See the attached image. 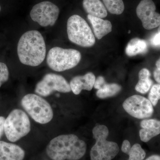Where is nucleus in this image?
I'll use <instances>...</instances> for the list:
<instances>
[{
    "label": "nucleus",
    "mask_w": 160,
    "mask_h": 160,
    "mask_svg": "<svg viewBox=\"0 0 160 160\" xmlns=\"http://www.w3.org/2000/svg\"><path fill=\"white\" fill-rule=\"evenodd\" d=\"M86 144L74 134L54 138L46 147L47 155L52 160H78L84 156Z\"/></svg>",
    "instance_id": "obj_1"
},
{
    "label": "nucleus",
    "mask_w": 160,
    "mask_h": 160,
    "mask_svg": "<svg viewBox=\"0 0 160 160\" xmlns=\"http://www.w3.org/2000/svg\"><path fill=\"white\" fill-rule=\"evenodd\" d=\"M46 52L45 40L37 30L26 32L18 43V56L24 65L33 67L39 66L45 60Z\"/></svg>",
    "instance_id": "obj_2"
},
{
    "label": "nucleus",
    "mask_w": 160,
    "mask_h": 160,
    "mask_svg": "<svg viewBox=\"0 0 160 160\" xmlns=\"http://www.w3.org/2000/svg\"><path fill=\"white\" fill-rule=\"evenodd\" d=\"M95 144L90 151L91 160H112L118 154L119 148L116 143L106 140L109 130L105 125H98L92 129Z\"/></svg>",
    "instance_id": "obj_3"
},
{
    "label": "nucleus",
    "mask_w": 160,
    "mask_h": 160,
    "mask_svg": "<svg viewBox=\"0 0 160 160\" xmlns=\"http://www.w3.org/2000/svg\"><path fill=\"white\" fill-rule=\"evenodd\" d=\"M67 32L69 40L78 46L90 47L95 43V38L88 23L78 15L68 19Z\"/></svg>",
    "instance_id": "obj_4"
},
{
    "label": "nucleus",
    "mask_w": 160,
    "mask_h": 160,
    "mask_svg": "<svg viewBox=\"0 0 160 160\" xmlns=\"http://www.w3.org/2000/svg\"><path fill=\"white\" fill-rule=\"evenodd\" d=\"M81 58L80 52L76 49L55 47L50 49L48 52L47 63L52 70L62 72L77 66Z\"/></svg>",
    "instance_id": "obj_5"
},
{
    "label": "nucleus",
    "mask_w": 160,
    "mask_h": 160,
    "mask_svg": "<svg viewBox=\"0 0 160 160\" xmlns=\"http://www.w3.org/2000/svg\"><path fill=\"white\" fill-rule=\"evenodd\" d=\"M21 104L37 122L47 124L53 118V111L50 104L38 95L32 93L26 95L22 99Z\"/></svg>",
    "instance_id": "obj_6"
},
{
    "label": "nucleus",
    "mask_w": 160,
    "mask_h": 160,
    "mask_svg": "<svg viewBox=\"0 0 160 160\" xmlns=\"http://www.w3.org/2000/svg\"><path fill=\"white\" fill-rule=\"evenodd\" d=\"M31 130V125L27 115L22 110L15 109L5 120L4 132L11 142H17L26 136Z\"/></svg>",
    "instance_id": "obj_7"
},
{
    "label": "nucleus",
    "mask_w": 160,
    "mask_h": 160,
    "mask_svg": "<svg viewBox=\"0 0 160 160\" xmlns=\"http://www.w3.org/2000/svg\"><path fill=\"white\" fill-rule=\"evenodd\" d=\"M66 93L71 91L70 84L60 75L50 73L45 75L36 86V93L43 97H48L54 91Z\"/></svg>",
    "instance_id": "obj_8"
},
{
    "label": "nucleus",
    "mask_w": 160,
    "mask_h": 160,
    "mask_svg": "<svg viewBox=\"0 0 160 160\" xmlns=\"http://www.w3.org/2000/svg\"><path fill=\"white\" fill-rule=\"evenodd\" d=\"M60 10L53 3L48 1L41 2L35 5L30 12V17L43 27L53 26L57 21Z\"/></svg>",
    "instance_id": "obj_9"
},
{
    "label": "nucleus",
    "mask_w": 160,
    "mask_h": 160,
    "mask_svg": "<svg viewBox=\"0 0 160 160\" xmlns=\"http://www.w3.org/2000/svg\"><path fill=\"white\" fill-rule=\"evenodd\" d=\"M123 107L128 114L140 119L150 117L154 112L153 106L149 100L138 95L126 99L123 103Z\"/></svg>",
    "instance_id": "obj_10"
},
{
    "label": "nucleus",
    "mask_w": 160,
    "mask_h": 160,
    "mask_svg": "<svg viewBox=\"0 0 160 160\" xmlns=\"http://www.w3.org/2000/svg\"><path fill=\"white\" fill-rule=\"evenodd\" d=\"M156 10V6L152 0H142L138 5L137 15L145 29L150 30L159 26L160 14Z\"/></svg>",
    "instance_id": "obj_11"
},
{
    "label": "nucleus",
    "mask_w": 160,
    "mask_h": 160,
    "mask_svg": "<svg viewBox=\"0 0 160 160\" xmlns=\"http://www.w3.org/2000/svg\"><path fill=\"white\" fill-rule=\"evenodd\" d=\"M95 80V76L92 72L75 77L70 82L71 90L76 95L80 94L82 90L90 91L94 86Z\"/></svg>",
    "instance_id": "obj_12"
},
{
    "label": "nucleus",
    "mask_w": 160,
    "mask_h": 160,
    "mask_svg": "<svg viewBox=\"0 0 160 160\" xmlns=\"http://www.w3.org/2000/svg\"><path fill=\"white\" fill-rule=\"evenodd\" d=\"M25 156V152L20 146L0 141V160H23Z\"/></svg>",
    "instance_id": "obj_13"
},
{
    "label": "nucleus",
    "mask_w": 160,
    "mask_h": 160,
    "mask_svg": "<svg viewBox=\"0 0 160 160\" xmlns=\"http://www.w3.org/2000/svg\"><path fill=\"white\" fill-rule=\"evenodd\" d=\"M142 129L139 131L141 140L147 142L152 138L160 134V121L155 119L143 120L141 122Z\"/></svg>",
    "instance_id": "obj_14"
},
{
    "label": "nucleus",
    "mask_w": 160,
    "mask_h": 160,
    "mask_svg": "<svg viewBox=\"0 0 160 160\" xmlns=\"http://www.w3.org/2000/svg\"><path fill=\"white\" fill-rule=\"evenodd\" d=\"M87 18L93 28L95 36L98 39H101L112 31V26L110 21L89 14L87 15Z\"/></svg>",
    "instance_id": "obj_15"
},
{
    "label": "nucleus",
    "mask_w": 160,
    "mask_h": 160,
    "mask_svg": "<svg viewBox=\"0 0 160 160\" xmlns=\"http://www.w3.org/2000/svg\"><path fill=\"white\" fill-rule=\"evenodd\" d=\"M83 6L88 14L103 18L107 17V9L100 0H83Z\"/></svg>",
    "instance_id": "obj_16"
},
{
    "label": "nucleus",
    "mask_w": 160,
    "mask_h": 160,
    "mask_svg": "<svg viewBox=\"0 0 160 160\" xmlns=\"http://www.w3.org/2000/svg\"><path fill=\"white\" fill-rule=\"evenodd\" d=\"M148 46L145 40L134 38L130 40L126 48V53L129 57L142 54L147 51Z\"/></svg>",
    "instance_id": "obj_17"
},
{
    "label": "nucleus",
    "mask_w": 160,
    "mask_h": 160,
    "mask_svg": "<svg viewBox=\"0 0 160 160\" xmlns=\"http://www.w3.org/2000/svg\"><path fill=\"white\" fill-rule=\"evenodd\" d=\"M151 73L148 69L143 68L139 72L138 82L135 86L137 91L145 94L149 91L152 84V80L150 79Z\"/></svg>",
    "instance_id": "obj_18"
},
{
    "label": "nucleus",
    "mask_w": 160,
    "mask_h": 160,
    "mask_svg": "<svg viewBox=\"0 0 160 160\" xmlns=\"http://www.w3.org/2000/svg\"><path fill=\"white\" fill-rule=\"evenodd\" d=\"M122 87L116 83H106L96 92L97 96L101 99L106 98L114 96L120 92Z\"/></svg>",
    "instance_id": "obj_19"
},
{
    "label": "nucleus",
    "mask_w": 160,
    "mask_h": 160,
    "mask_svg": "<svg viewBox=\"0 0 160 160\" xmlns=\"http://www.w3.org/2000/svg\"><path fill=\"white\" fill-rule=\"evenodd\" d=\"M106 9L112 14H122L125 9L123 0H102Z\"/></svg>",
    "instance_id": "obj_20"
},
{
    "label": "nucleus",
    "mask_w": 160,
    "mask_h": 160,
    "mask_svg": "<svg viewBox=\"0 0 160 160\" xmlns=\"http://www.w3.org/2000/svg\"><path fill=\"white\" fill-rule=\"evenodd\" d=\"M127 154L129 156L128 160H143L146 156V152L138 143L132 146Z\"/></svg>",
    "instance_id": "obj_21"
},
{
    "label": "nucleus",
    "mask_w": 160,
    "mask_h": 160,
    "mask_svg": "<svg viewBox=\"0 0 160 160\" xmlns=\"http://www.w3.org/2000/svg\"><path fill=\"white\" fill-rule=\"evenodd\" d=\"M148 99L151 102L152 106H156L160 100V84L153 85L150 89L148 96Z\"/></svg>",
    "instance_id": "obj_22"
},
{
    "label": "nucleus",
    "mask_w": 160,
    "mask_h": 160,
    "mask_svg": "<svg viewBox=\"0 0 160 160\" xmlns=\"http://www.w3.org/2000/svg\"><path fill=\"white\" fill-rule=\"evenodd\" d=\"M9 77L8 67L5 63L0 62V87L8 81Z\"/></svg>",
    "instance_id": "obj_23"
},
{
    "label": "nucleus",
    "mask_w": 160,
    "mask_h": 160,
    "mask_svg": "<svg viewBox=\"0 0 160 160\" xmlns=\"http://www.w3.org/2000/svg\"><path fill=\"white\" fill-rule=\"evenodd\" d=\"M106 83L105 78L103 77H98L97 79H96L94 85L95 89L98 90V89H101Z\"/></svg>",
    "instance_id": "obj_24"
},
{
    "label": "nucleus",
    "mask_w": 160,
    "mask_h": 160,
    "mask_svg": "<svg viewBox=\"0 0 160 160\" xmlns=\"http://www.w3.org/2000/svg\"><path fill=\"white\" fill-rule=\"evenodd\" d=\"M152 45L155 47H160V32H158L151 40Z\"/></svg>",
    "instance_id": "obj_25"
},
{
    "label": "nucleus",
    "mask_w": 160,
    "mask_h": 160,
    "mask_svg": "<svg viewBox=\"0 0 160 160\" xmlns=\"http://www.w3.org/2000/svg\"><path fill=\"white\" fill-rule=\"evenodd\" d=\"M131 144L129 141L127 140L123 141L122 146V151L125 153L127 154L131 149Z\"/></svg>",
    "instance_id": "obj_26"
},
{
    "label": "nucleus",
    "mask_w": 160,
    "mask_h": 160,
    "mask_svg": "<svg viewBox=\"0 0 160 160\" xmlns=\"http://www.w3.org/2000/svg\"><path fill=\"white\" fill-rule=\"evenodd\" d=\"M5 118L0 116V138L2 137L4 132V125L5 122Z\"/></svg>",
    "instance_id": "obj_27"
},
{
    "label": "nucleus",
    "mask_w": 160,
    "mask_h": 160,
    "mask_svg": "<svg viewBox=\"0 0 160 160\" xmlns=\"http://www.w3.org/2000/svg\"><path fill=\"white\" fill-rule=\"evenodd\" d=\"M155 80L157 82L159 83L160 84V71L156 69L155 70L154 73H153Z\"/></svg>",
    "instance_id": "obj_28"
},
{
    "label": "nucleus",
    "mask_w": 160,
    "mask_h": 160,
    "mask_svg": "<svg viewBox=\"0 0 160 160\" xmlns=\"http://www.w3.org/2000/svg\"><path fill=\"white\" fill-rule=\"evenodd\" d=\"M145 160H160V156L158 155H152Z\"/></svg>",
    "instance_id": "obj_29"
},
{
    "label": "nucleus",
    "mask_w": 160,
    "mask_h": 160,
    "mask_svg": "<svg viewBox=\"0 0 160 160\" xmlns=\"http://www.w3.org/2000/svg\"><path fill=\"white\" fill-rule=\"evenodd\" d=\"M156 66L157 69L160 71V58L157 61Z\"/></svg>",
    "instance_id": "obj_30"
},
{
    "label": "nucleus",
    "mask_w": 160,
    "mask_h": 160,
    "mask_svg": "<svg viewBox=\"0 0 160 160\" xmlns=\"http://www.w3.org/2000/svg\"><path fill=\"white\" fill-rule=\"evenodd\" d=\"M158 32H160V25H159V26L158 29Z\"/></svg>",
    "instance_id": "obj_31"
},
{
    "label": "nucleus",
    "mask_w": 160,
    "mask_h": 160,
    "mask_svg": "<svg viewBox=\"0 0 160 160\" xmlns=\"http://www.w3.org/2000/svg\"><path fill=\"white\" fill-rule=\"evenodd\" d=\"M1 9H2V8H1V5H0V12L1 11Z\"/></svg>",
    "instance_id": "obj_32"
},
{
    "label": "nucleus",
    "mask_w": 160,
    "mask_h": 160,
    "mask_svg": "<svg viewBox=\"0 0 160 160\" xmlns=\"http://www.w3.org/2000/svg\"><path fill=\"white\" fill-rule=\"evenodd\" d=\"M130 30H129V33H130Z\"/></svg>",
    "instance_id": "obj_33"
}]
</instances>
